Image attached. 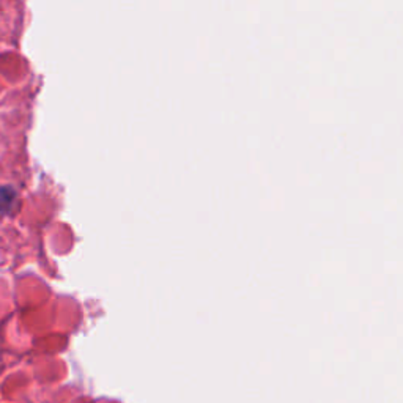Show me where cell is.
<instances>
[{"label": "cell", "instance_id": "cell-1", "mask_svg": "<svg viewBox=\"0 0 403 403\" xmlns=\"http://www.w3.org/2000/svg\"><path fill=\"white\" fill-rule=\"evenodd\" d=\"M16 189L13 186H0V218L6 216L16 202Z\"/></svg>", "mask_w": 403, "mask_h": 403}]
</instances>
